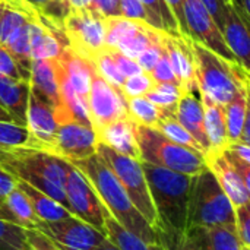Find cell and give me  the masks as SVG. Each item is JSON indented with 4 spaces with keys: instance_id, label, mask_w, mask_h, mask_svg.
Wrapping results in <instances>:
<instances>
[{
    "instance_id": "obj_18",
    "label": "cell",
    "mask_w": 250,
    "mask_h": 250,
    "mask_svg": "<svg viewBox=\"0 0 250 250\" xmlns=\"http://www.w3.org/2000/svg\"><path fill=\"white\" fill-rule=\"evenodd\" d=\"M135 126L136 125L132 122L129 116L119 119L95 133L97 142L107 145L108 148H111L119 154L141 160Z\"/></svg>"
},
{
    "instance_id": "obj_43",
    "label": "cell",
    "mask_w": 250,
    "mask_h": 250,
    "mask_svg": "<svg viewBox=\"0 0 250 250\" xmlns=\"http://www.w3.org/2000/svg\"><path fill=\"white\" fill-rule=\"evenodd\" d=\"M108 51H110L113 60L116 62L119 70L122 72V75H123L125 78H129V76H132V75H138V73L144 72V70L141 69V66L138 64L136 60H133V59L125 56V54L120 53L119 50H108Z\"/></svg>"
},
{
    "instance_id": "obj_49",
    "label": "cell",
    "mask_w": 250,
    "mask_h": 250,
    "mask_svg": "<svg viewBox=\"0 0 250 250\" xmlns=\"http://www.w3.org/2000/svg\"><path fill=\"white\" fill-rule=\"evenodd\" d=\"M224 149H227L231 155H234L240 161L250 164V145H248V144H243L240 141L229 142Z\"/></svg>"
},
{
    "instance_id": "obj_38",
    "label": "cell",
    "mask_w": 250,
    "mask_h": 250,
    "mask_svg": "<svg viewBox=\"0 0 250 250\" xmlns=\"http://www.w3.org/2000/svg\"><path fill=\"white\" fill-rule=\"evenodd\" d=\"M0 76L19 81H29V70L21 66L3 45H0Z\"/></svg>"
},
{
    "instance_id": "obj_53",
    "label": "cell",
    "mask_w": 250,
    "mask_h": 250,
    "mask_svg": "<svg viewBox=\"0 0 250 250\" xmlns=\"http://www.w3.org/2000/svg\"><path fill=\"white\" fill-rule=\"evenodd\" d=\"M22 1H25L26 4H29V6H32V7H35V9L38 10V9H41L45 3H48L50 0H22Z\"/></svg>"
},
{
    "instance_id": "obj_14",
    "label": "cell",
    "mask_w": 250,
    "mask_h": 250,
    "mask_svg": "<svg viewBox=\"0 0 250 250\" xmlns=\"http://www.w3.org/2000/svg\"><path fill=\"white\" fill-rule=\"evenodd\" d=\"M161 44L167 53L173 73L179 82L183 92H198V82L195 73L193 50L190 44V37L185 34L171 35L168 32H161Z\"/></svg>"
},
{
    "instance_id": "obj_1",
    "label": "cell",
    "mask_w": 250,
    "mask_h": 250,
    "mask_svg": "<svg viewBox=\"0 0 250 250\" xmlns=\"http://www.w3.org/2000/svg\"><path fill=\"white\" fill-rule=\"evenodd\" d=\"M142 168L157 214L158 237L174 240L186 234L192 176L144 161Z\"/></svg>"
},
{
    "instance_id": "obj_6",
    "label": "cell",
    "mask_w": 250,
    "mask_h": 250,
    "mask_svg": "<svg viewBox=\"0 0 250 250\" xmlns=\"http://www.w3.org/2000/svg\"><path fill=\"white\" fill-rule=\"evenodd\" d=\"M135 129L141 161L188 176H195L207 167L202 152L171 142L155 127L136 125Z\"/></svg>"
},
{
    "instance_id": "obj_16",
    "label": "cell",
    "mask_w": 250,
    "mask_h": 250,
    "mask_svg": "<svg viewBox=\"0 0 250 250\" xmlns=\"http://www.w3.org/2000/svg\"><path fill=\"white\" fill-rule=\"evenodd\" d=\"M29 85L31 91L40 98L47 101L53 110L57 125L64 123L63 107L59 91V73L56 60H32L29 67Z\"/></svg>"
},
{
    "instance_id": "obj_7",
    "label": "cell",
    "mask_w": 250,
    "mask_h": 250,
    "mask_svg": "<svg viewBox=\"0 0 250 250\" xmlns=\"http://www.w3.org/2000/svg\"><path fill=\"white\" fill-rule=\"evenodd\" d=\"M97 154L107 163V166L111 168L114 176L119 179L127 196L133 202L135 208L142 214V217L148 221V224L154 230H157L158 227L157 214L149 195L146 177L142 168V161L119 154L100 142H97Z\"/></svg>"
},
{
    "instance_id": "obj_10",
    "label": "cell",
    "mask_w": 250,
    "mask_h": 250,
    "mask_svg": "<svg viewBox=\"0 0 250 250\" xmlns=\"http://www.w3.org/2000/svg\"><path fill=\"white\" fill-rule=\"evenodd\" d=\"M35 230L45 234L60 250H94L107 240L101 231L75 215L51 223L40 221Z\"/></svg>"
},
{
    "instance_id": "obj_45",
    "label": "cell",
    "mask_w": 250,
    "mask_h": 250,
    "mask_svg": "<svg viewBox=\"0 0 250 250\" xmlns=\"http://www.w3.org/2000/svg\"><path fill=\"white\" fill-rule=\"evenodd\" d=\"M26 250H60L45 234L38 230H26Z\"/></svg>"
},
{
    "instance_id": "obj_29",
    "label": "cell",
    "mask_w": 250,
    "mask_h": 250,
    "mask_svg": "<svg viewBox=\"0 0 250 250\" xmlns=\"http://www.w3.org/2000/svg\"><path fill=\"white\" fill-rule=\"evenodd\" d=\"M157 130H160L167 139H170L171 142L177 144V145H182V146H186V148H190V149H195V151H199L204 154L201 145L196 142V139L179 123V120L174 117V114L171 113H163L161 114V119L160 122L157 123L155 126Z\"/></svg>"
},
{
    "instance_id": "obj_50",
    "label": "cell",
    "mask_w": 250,
    "mask_h": 250,
    "mask_svg": "<svg viewBox=\"0 0 250 250\" xmlns=\"http://www.w3.org/2000/svg\"><path fill=\"white\" fill-rule=\"evenodd\" d=\"M16 185H18V180L10 173H7L4 168L0 167V204L6 199V196L13 189H16Z\"/></svg>"
},
{
    "instance_id": "obj_34",
    "label": "cell",
    "mask_w": 250,
    "mask_h": 250,
    "mask_svg": "<svg viewBox=\"0 0 250 250\" xmlns=\"http://www.w3.org/2000/svg\"><path fill=\"white\" fill-rule=\"evenodd\" d=\"M183 94L182 88L174 83H154V86L145 94V97L157 105L161 113L174 114L176 104Z\"/></svg>"
},
{
    "instance_id": "obj_21",
    "label": "cell",
    "mask_w": 250,
    "mask_h": 250,
    "mask_svg": "<svg viewBox=\"0 0 250 250\" xmlns=\"http://www.w3.org/2000/svg\"><path fill=\"white\" fill-rule=\"evenodd\" d=\"M29 92V81L0 76V107L10 116L13 123L25 127Z\"/></svg>"
},
{
    "instance_id": "obj_15",
    "label": "cell",
    "mask_w": 250,
    "mask_h": 250,
    "mask_svg": "<svg viewBox=\"0 0 250 250\" xmlns=\"http://www.w3.org/2000/svg\"><path fill=\"white\" fill-rule=\"evenodd\" d=\"M207 168L214 174L220 188L234 208L250 202V188L223 151H211L204 155Z\"/></svg>"
},
{
    "instance_id": "obj_27",
    "label": "cell",
    "mask_w": 250,
    "mask_h": 250,
    "mask_svg": "<svg viewBox=\"0 0 250 250\" xmlns=\"http://www.w3.org/2000/svg\"><path fill=\"white\" fill-rule=\"evenodd\" d=\"M224 117L229 142L240 141L245 122L249 119V89L240 91L229 104L224 105Z\"/></svg>"
},
{
    "instance_id": "obj_35",
    "label": "cell",
    "mask_w": 250,
    "mask_h": 250,
    "mask_svg": "<svg viewBox=\"0 0 250 250\" xmlns=\"http://www.w3.org/2000/svg\"><path fill=\"white\" fill-rule=\"evenodd\" d=\"M91 63H92L94 69L97 70V73H100L117 92L122 94V85H123L126 78L119 70V67H117L116 62L113 60L110 51L108 50H103L101 53H98L91 60Z\"/></svg>"
},
{
    "instance_id": "obj_32",
    "label": "cell",
    "mask_w": 250,
    "mask_h": 250,
    "mask_svg": "<svg viewBox=\"0 0 250 250\" xmlns=\"http://www.w3.org/2000/svg\"><path fill=\"white\" fill-rule=\"evenodd\" d=\"M142 4L146 7L149 16H151V22L152 26L155 29L168 32L171 35H179L180 28L177 25L176 18L173 16L168 4L164 0H141Z\"/></svg>"
},
{
    "instance_id": "obj_8",
    "label": "cell",
    "mask_w": 250,
    "mask_h": 250,
    "mask_svg": "<svg viewBox=\"0 0 250 250\" xmlns=\"http://www.w3.org/2000/svg\"><path fill=\"white\" fill-rule=\"evenodd\" d=\"M63 32L69 48L88 62L105 50V18L89 7L72 9L63 21Z\"/></svg>"
},
{
    "instance_id": "obj_36",
    "label": "cell",
    "mask_w": 250,
    "mask_h": 250,
    "mask_svg": "<svg viewBox=\"0 0 250 250\" xmlns=\"http://www.w3.org/2000/svg\"><path fill=\"white\" fill-rule=\"evenodd\" d=\"M26 249V230L0 220V250Z\"/></svg>"
},
{
    "instance_id": "obj_17",
    "label": "cell",
    "mask_w": 250,
    "mask_h": 250,
    "mask_svg": "<svg viewBox=\"0 0 250 250\" xmlns=\"http://www.w3.org/2000/svg\"><path fill=\"white\" fill-rule=\"evenodd\" d=\"M57 127L59 125L53 107L31 91L26 108V129L38 144L40 149H47L50 146Z\"/></svg>"
},
{
    "instance_id": "obj_44",
    "label": "cell",
    "mask_w": 250,
    "mask_h": 250,
    "mask_svg": "<svg viewBox=\"0 0 250 250\" xmlns=\"http://www.w3.org/2000/svg\"><path fill=\"white\" fill-rule=\"evenodd\" d=\"M89 9L101 15L103 18H117L122 16L120 0H92Z\"/></svg>"
},
{
    "instance_id": "obj_33",
    "label": "cell",
    "mask_w": 250,
    "mask_h": 250,
    "mask_svg": "<svg viewBox=\"0 0 250 250\" xmlns=\"http://www.w3.org/2000/svg\"><path fill=\"white\" fill-rule=\"evenodd\" d=\"M38 148V144L25 126L0 120V148Z\"/></svg>"
},
{
    "instance_id": "obj_41",
    "label": "cell",
    "mask_w": 250,
    "mask_h": 250,
    "mask_svg": "<svg viewBox=\"0 0 250 250\" xmlns=\"http://www.w3.org/2000/svg\"><path fill=\"white\" fill-rule=\"evenodd\" d=\"M120 10H122L123 18L141 21V22H145L152 26L151 16L141 0H120Z\"/></svg>"
},
{
    "instance_id": "obj_40",
    "label": "cell",
    "mask_w": 250,
    "mask_h": 250,
    "mask_svg": "<svg viewBox=\"0 0 250 250\" xmlns=\"http://www.w3.org/2000/svg\"><path fill=\"white\" fill-rule=\"evenodd\" d=\"M151 78L154 79L155 83H174V85H179L174 73H173V69L170 66V62H168V57H167V53L163 47V51H161V56L158 59V62L155 63V66L152 67V70L149 72Z\"/></svg>"
},
{
    "instance_id": "obj_22",
    "label": "cell",
    "mask_w": 250,
    "mask_h": 250,
    "mask_svg": "<svg viewBox=\"0 0 250 250\" xmlns=\"http://www.w3.org/2000/svg\"><path fill=\"white\" fill-rule=\"evenodd\" d=\"M62 70L64 72L66 78L69 79L70 85L73 86L75 92L79 98L88 105V94L91 86V76L94 72V66L86 59L78 56L69 47H66L60 57L57 59Z\"/></svg>"
},
{
    "instance_id": "obj_11",
    "label": "cell",
    "mask_w": 250,
    "mask_h": 250,
    "mask_svg": "<svg viewBox=\"0 0 250 250\" xmlns=\"http://www.w3.org/2000/svg\"><path fill=\"white\" fill-rule=\"evenodd\" d=\"M88 111L95 133L110 123L127 116L126 98L117 92L97 70L91 76L88 94Z\"/></svg>"
},
{
    "instance_id": "obj_28",
    "label": "cell",
    "mask_w": 250,
    "mask_h": 250,
    "mask_svg": "<svg viewBox=\"0 0 250 250\" xmlns=\"http://www.w3.org/2000/svg\"><path fill=\"white\" fill-rule=\"evenodd\" d=\"M105 236L120 250H166L161 243L151 245L144 242L141 237L120 226L108 212L105 214Z\"/></svg>"
},
{
    "instance_id": "obj_4",
    "label": "cell",
    "mask_w": 250,
    "mask_h": 250,
    "mask_svg": "<svg viewBox=\"0 0 250 250\" xmlns=\"http://www.w3.org/2000/svg\"><path fill=\"white\" fill-rule=\"evenodd\" d=\"M198 92L220 105L229 104L240 91L249 89V69L230 62L190 38Z\"/></svg>"
},
{
    "instance_id": "obj_47",
    "label": "cell",
    "mask_w": 250,
    "mask_h": 250,
    "mask_svg": "<svg viewBox=\"0 0 250 250\" xmlns=\"http://www.w3.org/2000/svg\"><path fill=\"white\" fill-rule=\"evenodd\" d=\"M160 243L166 248V250H201V248L188 234H183L174 240H167L161 237Z\"/></svg>"
},
{
    "instance_id": "obj_31",
    "label": "cell",
    "mask_w": 250,
    "mask_h": 250,
    "mask_svg": "<svg viewBox=\"0 0 250 250\" xmlns=\"http://www.w3.org/2000/svg\"><path fill=\"white\" fill-rule=\"evenodd\" d=\"M127 116L133 123L148 127H155L161 119V110L154 105L146 97H135L126 98Z\"/></svg>"
},
{
    "instance_id": "obj_51",
    "label": "cell",
    "mask_w": 250,
    "mask_h": 250,
    "mask_svg": "<svg viewBox=\"0 0 250 250\" xmlns=\"http://www.w3.org/2000/svg\"><path fill=\"white\" fill-rule=\"evenodd\" d=\"M92 0H67L69 6L72 9H82V7H89Z\"/></svg>"
},
{
    "instance_id": "obj_2",
    "label": "cell",
    "mask_w": 250,
    "mask_h": 250,
    "mask_svg": "<svg viewBox=\"0 0 250 250\" xmlns=\"http://www.w3.org/2000/svg\"><path fill=\"white\" fill-rule=\"evenodd\" d=\"M72 164L82 171V174L95 189L107 212L120 226L136 234L146 243L160 245L158 231L154 230L142 217V214L135 208L119 179L97 152L85 160H79Z\"/></svg>"
},
{
    "instance_id": "obj_55",
    "label": "cell",
    "mask_w": 250,
    "mask_h": 250,
    "mask_svg": "<svg viewBox=\"0 0 250 250\" xmlns=\"http://www.w3.org/2000/svg\"><path fill=\"white\" fill-rule=\"evenodd\" d=\"M3 151H4V148H0V154H1Z\"/></svg>"
},
{
    "instance_id": "obj_48",
    "label": "cell",
    "mask_w": 250,
    "mask_h": 250,
    "mask_svg": "<svg viewBox=\"0 0 250 250\" xmlns=\"http://www.w3.org/2000/svg\"><path fill=\"white\" fill-rule=\"evenodd\" d=\"M164 1L168 4V7H170V10H171L173 16L176 18L177 25H179V28H180V32H182V34H185V35H189V32H188V26H186V21H185L183 0H164Z\"/></svg>"
},
{
    "instance_id": "obj_54",
    "label": "cell",
    "mask_w": 250,
    "mask_h": 250,
    "mask_svg": "<svg viewBox=\"0 0 250 250\" xmlns=\"http://www.w3.org/2000/svg\"><path fill=\"white\" fill-rule=\"evenodd\" d=\"M240 250H250V248H248V246H242V249Z\"/></svg>"
},
{
    "instance_id": "obj_12",
    "label": "cell",
    "mask_w": 250,
    "mask_h": 250,
    "mask_svg": "<svg viewBox=\"0 0 250 250\" xmlns=\"http://www.w3.org/2000/svg\"><path fill=\"white\" fill-rule=\"evenodd\" d=\"M183 10L188 32L192 40L204 44L205 47L230 62H237L234 54L226 44L220 28L217 26L211 13L201 0H183Z\"/></svg>"
},
{
    "instance_id": "obj_23",
    "label": "cell",
    "mask_w": 250,
    "mask_h": 250,
    "mask_svg": "<svg viewBox=\"0 0 250 250\" xmlns=\"http://www.w3.org/2000/svg\"><path fill=\"white\" fill-rule=\"evenodd\" d=\"M0 220L25 230H35L40 224V220L35 215L28 198L18 188V185L16 189H13L0 204Z\"/></svg>"
},
{
    "instance_id": "obj_20",
    "label": "cell",
    "mask_w": 250,
    "mask_h": 250,
    "mask_svg": "<svg viewBox=\"0 0 250 250\" xmlns=\"http://www.w3.org/2000/svg\"><path fill=\"white\" fill-rule=\"evenodd\" d=\"M174 117L196 139L205 155L209 151V142L205 132L204 108L201 100L193 92H183L176 104Z\"/></svg>"
},
{
    "instance_id": "obj_3",
    "label": "cell",
    "mask_w": 250,
    "mask_h": 250,
    "mask_svg": "<svg viewBox=\"0 0 250 250\" xmlns=\"http://www.w3.org/2000/svg\"><path fill=\"white\" fill-rule=\"evenodd\" d=\"M69 161L40 148H10L0 154V167L16 180L47 193L63 207L66 202V176Z\"/></svg>"
},
{
    "instance_id": "obj_42",
    "label": "cell",
    "mask_w": 250,
    "mask_h": 250,
    "mask_svg": "<svg viewBox=\"0 0 250 250\" xmlns=\"http://www.w3.org/2000/svg\"><path fill=\"white\" fill-rule=\"evenodd\" d=\"M161 32H163V31H160L158 38H157L149 47H146V48L138 56V59H136L138 64L141 66V69H142L144 72H148V73H149V72L152 70V67L155 66V63L158 62L160 56H161V51H163Z\"/></svg>"
},
{
    "instance_id": "obj_26",
    "label": "cell",
    "mask_w": 250,
    "mask_h": 250,
    "mask_svg": "<svg viewBox=\"0 0 250 250\" xmlns=\"http://www.w3.org/2000/svg\"><path fill=\"white\" fill-rule=\"evenodd\" d=\"M18 188L28 198L31 207H32V209H34V212L40 221L51 223V221H59V220H63V218L72 215L70 211L66 207H63L60 202H57L56 199H53L47 193L29 186L28 183L18 180Z\"/></svg>"
},
{
    "instance_id": "obj_13",
    "label": "cell",
    "mask_w": 250,
    "mask_h": 250,
    "mask_svg": "<svg viewBox=\"0 0 250 250\" xmlns=\"http://www.w3.org/2000/svg\"><path fill=\"white\" fill-rule=\"evenodd\" d=\"M45 151L69 163L85 160L97 152L95 130L76 122L59 125L56 136Z\"/></svg>"
},
{
    "instance_id": "obj_25",
    "label": "cell",
    "mask_w": 250,
    "mask_h": 250,
    "mask_svg": "<svg viewBox=\"0 0 250 250\" xmlns=\"http://www.w3.org/2000/svg\"><path fill=\"white\" fill-rule=\"evenodd\" d=\"M186 234L201 250H240L236 231L227 227H192Z\"/></svg>"
},
{
    "instance_id": "obj_37",
    "label": "cell",
    "mask_w": 250,
    "mask_h": 250,
    "mask_svg": "<svg viewBox=\"0 0 250 250\" xmlns=\"http://www.w3.org/2000/svg\"><path fill=\"white\" fill-rule=\"evenodd\" d=\"M154 83L155 82L148 72H141L125 79L122 85V94L125 98L145 97V94L154 86Z\"/></svg>"
},
{
    "instance_id": "obj_9",
    "label": "cell",
    "mask_w": 250,
    "mask_h": 250,
    "mask_svg": "<svg viewBox=\"0 0 250 250\" xmlns=\"http://www.w3.org/2000/svg\"><path fill=\"white\" fill-rule=\"evenodd\" d=\"M66 202L72 215L88 223L105 236V214L107 209L98 198L95 189L72 163L67 166L66 176ZM107 237V236H105Z\"/></svg>"
},
{
    "instance_id": "obj_52",
    "label": "cell",
    "mask_w": 250,
    "mask_h": 250,
    "mask_svg": "<svg viewBox=\"0 0 250 250\" xmlns=\"http://www.w3.org/2000/svg\"><path fill=\"white\" fill-rule=\"evenodd\" d=\"M94 250H120V249H119L116 245H113V243L107 239V240H104L98 248H95Z\"/></svg>"
},
{
    "instance_id": "obj_46",
    "label": "cell",
    "mask_w": 250,
    "mask_h": 250,
    "mask_svg": "<svg viewBox=\"0 0 250 250\" xmlns=\"http://www.w3.org/2000/svg\"><path fill=\"white\" fill-rule=\"evenodd\" d=\"M201 1L208 9L212 19L215 21L217 26L221 31V28L224 25V19H226V15H227V6H229L230 0H201Z\"/></svg>"
},
{
    "instance_id": "obj_5",
    "label": "cell",
    "mask_w": 250,
    "mask_h": 250,
    "mask_svg": "<svg viewBox=\"0 0 250 250\" xmlns=\"http://www.w3.org/2000/svg\"><path fill=\"white\" fill-rule=\"evenodd\" d=\"M192 227H227L234 230V207L207 167L192 176L190 182L188 229Z\"/></svg>"
},
{
    "instance_id": "obj_19",
    "label": "cell",
    "mask_w": 250,
    "mask_h": 250,
    "mask_svg": "<svg viewBox=\"0 0 250 250\" xmlns=\"http://www.w3.org/2000/svg\"><path fill=\"white\" fill-rule=\"evenodd\" d=\"M221 34L236 60L246 69H250L249 23L239 15L230 1L227 6V15L221 28Z\"/></svg>"
},
{
    "instance_id": "obj_39",
    "label": "cell",
    "mask_w": 250,
    "mask_h": 250,
    "mask_svg": "<svg viewBox=\"0 0 250 250\" xmlns=\"http://www.w3.org/2000/svg\"><path fill=\"white\" fill-rule=\"evenodd\" d=\"M234 231L240 245L250 248V204L234 208Z\"/></svg>"
},
{
    "instance_id": "obj_30",
    "label": "cell",
    "mask_w": 250,
    "mask_h": 250,
    "mask_svg": "<svg viewBox=\"0 0 250 250\" xmlns=\"http://www.w3.org/2000/svg\"><path fill=\"white\" fill-rule=\"evenodd\" d=\"M34 19L23 23L3 45L16 59V62L28 70L31 67V62H32V59H31V26H32Z\"/></svg>"
},
{
    "instance_id": "obj_24",
    "label": "cell",
    "mask_w": 250,
    "mask_h": 250,
    "mask_svg": "<svg viewBox=\"0 0 250 250\" xmlns=\"http://www.w3.org/2000/svg\"><path fill=\"white\" fill-rule=\"evenodd\" d=\"M201 103L204 108V123L205 132L209 142V151H223L229 144L226 117H224V105H220L209 100L205 95H201Z\"/></svg>"
}]
</instances>
